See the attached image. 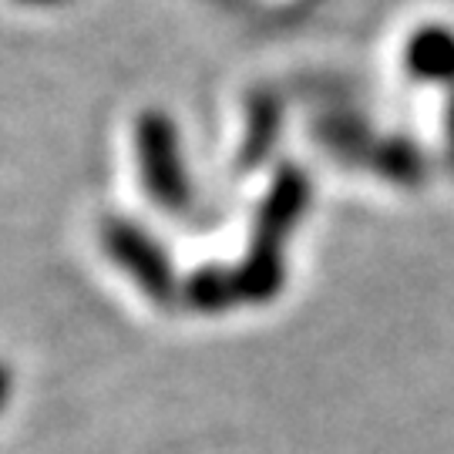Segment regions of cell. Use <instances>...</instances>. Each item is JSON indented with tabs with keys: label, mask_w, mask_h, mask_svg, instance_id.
Instances as JSON below:
<instances>
[{
	"label": "cell",
	"mask_w": 454,
	"mask_h": 454,
	"mask_svg": "<svg viewBox=\"0 0 454 454\" xmlns=\"http://www.w3.org/2000/svg\"><path fill=\"white\" fill-rule=\"evenodd\" d=\"M407 67L424 82L454 84V31L451 27H424L407 48Z\"/></svg>",
	"instance_id": "6da1fadb"
},
{
	"label": "cell",
	"mask_w": 454,
	"mask_h": 454,
	"mask_svg": "<svg viewBox=\"0 0 454 454\" xmlns=\"http://www.w3.org/2000/svg\"><path fill=\"white\" fill-rule=\"evenodd\" d=\"M448 131H451V159H454V101H451V114H448Z\"/></svg>",
	"instance_id": "7a4b0ae2"
}]
</instances>
